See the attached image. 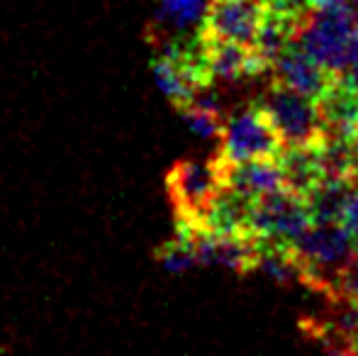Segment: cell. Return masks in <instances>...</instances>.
Segmentation results:
<instances>
[{
	"label": "cell",
	"instance_id": "6da1fadb",
	"mask_svg": "<svg viewBox=\"0 0 358 356\" xmlns=\"http://www.w3.org/2000/svg\"><path fill=\"white\" fill-rule=\"evenodd\" d=\"M302 266V285L329 300L341 271L356 257L358 244L344 222H312L292 242Z\"/></svg>",
	"mask_w": 358,
	"mask_h": 356
},
{
	"label": "cell",
	"instance_id": "7a4b0ae2",
	"mask_svg": "<svg viewBox=\"0 0 358 356\" xmlns=\"http://www.w3.org/2000/svg\"><path fill=\"white\" fill-rule=\"evenodd\" d=\"M295 42L334 76H341L358 62V20L349 5L315 8L300 24Z\"/></svg>",
	"mask_w": 358,
	"mask_h": 356
},
{
	"label": "cell",
	"instance_id": "3957f363",
	"mask_svg": "<svg viewBox=\"0 0 358 356\" xmlns=\"http://www.w3.org/2000/svg\"><path fill=\"white\" fill-rule=\"evenodd\" d=\"M259 103L278 129L285 147H320L327 139V124L322 120L320 103L310 95L271 81Z\"/></svg>",
	"mask_w": 358,
	"mask_h": 356
},
{
	"label": "cell",
	"instance_id": "277c9868",
	"mask_svg": "<svg viewBox=\"0 0 358 356\" xmlns=\"http://www.w3.org/2000/svg\"><path fill=\"white\" fill-rule=\"evenodd\" d=\"M166 185H169V195L173 200L178 225L190 229H200L208 205L227 185L224 162L220 157L205 159V162L183 159V162H178L169 171Z\"/></svg>",
	"mask_w": 358,
	"mask_h": 356
},
{
	"label": "cell",
	"instance_id": "5b68a950",
	"mask_svg": "<svg viewBox=\"0 0 358 356\" xmlns=\"http://www.w3.org/2000/svg\"><path fill=\"white\" fill-rule=\"evenodd\" d=\"M285 149L278 129L273 127L271 118L261 103H249L246 108L231 113L224 120V129L220 137L217 157L227 164L249 162V159L280 157Z\"/></svg>",
	"mask_w": 358,
	"mask_h": 356
},
{
	"label": "cell",
	"instance_id": "8992f818",
	"mask_svg": "<svg viewBox=\"0 0 358 356\" xmlns=\"http://www.w3.org/2000/svg\"><path fill=\"white\" fill-rule=\"evenodd\" d=\"M310 225L312 215L307 200L290 188H280L254 200L249 234L256 242L292 244Z\"/></svg>",
	"mask_w": 358,
	"mask_h": 356
},
{
	"label": "cell",
	"instance_id": "52a82bcc",
	"mask_svg": "<svg viewBox=\"0 0 358 356\" xmlns=\"http://www.w3.org/2000/svg\"><path fill=\"white\" fill-rule=\"evenodd\" d=\"M266 13H268L266 0H213L198 34L254 47Z\"/></svg>",
	"mask_w": 358,
	"mask_h": 356
},
{
	"label": "cell",
	"instance_id": "ba28073f",
	"mask_svg": "<svg viewBox=\"0 0 358 356\" xmlns=\"http://www.w3.org/2000/svg\"><path fill=\"white\" fill-rule=\"evenodd\" d=\"M307 339L334 354H354L358 334V300L336 298L329 300L324 315H312L300 322Z\"/></svg>",
	"mask_w": 358,
	"mask_h": 356
},
{
	"label": "cell",
	"instance_id": "9c48e42d",
	"mask_svg": "<svg viewBox=\"0 0 358 356\" xmlns=\"http://www.w3.org/2000/svg\"><path fill=\"white\" fill-rule=\"evenodd\" d=\"M200 37V34H198ZM205 52V62H208L210 76L213 81H224V83H239L246 78H259L266 71H271V66L259 57L254 47L239 42H229V39H208L200 37Z\"/></svg>",
	"mask_w": 358,
	"mask_h": 356
},
{
	"label": "cell",
	"instance_id": "30bf717a",
	"mask_svg": "<svg viewBox=\"0 0 358 356\" xmlns=\"http://www.w3.org/2000/svg\"><path fill=\"white\" fill-rule=\"evenodd\" d=\"M213 0H156L149 22V42L156 49L198 34Z\"/></svg>",
	"mask_w": 358,
	"mask_h": 356
},
{
	"label": "cell",
	"instance_id": "8fae6325",
	"mask_svg": "<svg viewBox=\"0 0 358 356\" xmlns=\"http://www.w3.org/2000/svg\"><path fill=\"white\" fill-rule=\"evenodd\" d=\"M271 73H273V81L300 90V93L310 95L315 100H320L329 90L331 83L336 81L334 73L324 64L317 62L310 52H305L297 42H292L275 59L273 66H271Z\"/></svg>",
	"mask_w": 358,
	"mask_h": 356
},
{
	"label": "cell",
	"instance_id": "7c38bea8",
	"mask_svg": "<svg viewBox=\"0 0 358 356\" xmlns=\"http://www.w3.org/2000/svg\"><path fill=\"white\" fill-rule=\"evenodd\" d=\"M254 200L256 198H249L241 190L224 185L205 210L200 229L217 234H249Z\"/></svg>",
	"mask_w": 358,
	"mask_h": 356
},
{
	"label": "cell",
	"instance_id": "4fadbf2b",
	"mask_svg": "<svg viewBox=\"0 0 358 356\" xmlns=\"http://www.w3.org/2000/svg\"><path fill=\"white\" fill-rule=\"evenodd\" d=\"M224 180L227 185L241 190L249 198H261L266 193L285 188V173L278 157L249 159L239 164L224 162Z\"/></svg>",
	"mask_w": 358,
	"mask_h": 356
},
{
	"label": "cell",
	"instance_id": "5bb4252c",
	"mask_svg": "<svg viewBox=\"0 0 358 356\" xmlns=\"http://www.w3.org/2000/svg\"><path fill=\"white\" fill-rule=\"evenodd\" d=\"M320 113L327 124V134H346L356 137L358 132V93L336 78L320 100Z\"/></svg>",
	"mask_w": 358,
	"mask_h": 356
},
{
	"label": "cell",
	"instance_id": "9a60e30c",
	"mask_svg": "<svg viewBox=\"0 0 358 356\" xmlns=\"http://www.w3.org/2000/svg\"><path fill=\"white\" fill-rule=\"evenodd\" d=\"M278 159L285 173V188L302 198H307L324 180L320 147H285Z\"/></svg>",
	"mask_w": 358,
	"mask_h": 356
},
{
	"label": "cell",
	"instance_id": "2e32d148",
	"mask_svg": "<svg viewBox=\"0 0 358 356\" xmlns=\"http://www.w3.org/2000/svg\"><path fill=\"white\" fill-rule=\"evenodd\" d=\"M358 185V178H324L310 195H307V208H310L312 222H341L344 213L351 203Z\"/></svg>",
	"mask_w": 358,
	"mask_h": 356
},
{
	"label": "cell",
	"instance_id": "e0dca14e",
	"mask_svg": "<svg viewBox=\"0 0 358 356\" xmlns=\"http://www.w3.org/2000/svg\"><path fill=\"white\" fill-rule=\"evenodd\" d=\"M297 29H300V22L285 17V15L275 13V10L268 8L264 22L259 27V34H256L254 49L259 52V57L264 59L268 66H273V62L295 42Z\"/></svg>",
	"mask_w": 358,
	"mask_h": 356
},
{
	"label": "cell",
	"instance_id": "ac0fdd59",
	"mask_svg": "<svg viewBox=\"0 0 358 356\" xmlns=\"http://www.w3.org/2000/svg\"><path fill=\"white\" fill-rule=\"evenodd\" d=\"M256 271L268 276L278 285L302 283V266L292 244L283 242H259V262Z\"/></svg>",
	"mask_w": 358,
	"mask_h": 356
},
{
	"label": "cell",
	"instance_id": "d6986e66",
	"mask_svg": "<svg viewBox=\"0 0 358 356\" xmlns=\"http://www.w3.org/2000/svg\"><path fill=\"white\" fill-rule=\"evenodd\" d=\"M156 259H159L161 266L166 271H171V273H185V271L198 266L200 257H198V247H195L193 229L180 227L178 225L176 239H169L164 247L156 249Z\"/></svg>",
	"mask_w": 358,
	"mask_h": 356
},
{
	"label": "cell",
	"instance_id": "ffe728a7",
	"mask_svg": "<svg viewBox=\"0 0 358 356\" xmlns=\"http://www.w3.org/2000/svg\"><path fill=\"white\" fill-rule=\"evenodd\" d=\"M178 113H180V118L185 120V124H188L198 137H203V139H220L222 137L224 118H222L220 113L198 108V105H185V108H180Z\"/></svg>",
	"mask_w": 358,
	"mask_h": 356
},
{
	"label": "cell",
	"instance_id": "44dd1931",
	"mask_svg": "<svg viewBox=\"0 0 358 356\" xmlns=\"http://www.w3.org/2000/svg\"><path fill=\"white\" fill-rule=\"evenodd\" d=\"M336 298H346V300H358V252L356 257L351 259V264L341 271L339 280L334 285V295L329 300Z\"/></svg>",
	"mask_w": 358,
	"mask_h": 356
},
{
	"label": "cell",
	"instance_id": "7402d4cb",
	"mask_svg": "<svg viewBox=\"0 0 358 356\" xmlns=\"http://www.w3.org/2000/svg\"><path fill=\"white\" fill-rule=\"evenodd\" d=\"M268 3L271 10H275V13L285 15V17L295 20V22H305L307 17L312 15V10H315V3L312 0H266Z\"/></svg>",
	"mask_w": 358,
	"mask_h": 356
},
{
	"label": "cell",
	"instance_id": "603a6c76",
	"mask_svg": "<svg viewBox=\"0 0 358 356\" xmlns=\"http://www.w3.org/2000/svg\"><path fill=\"white\" fill-rule=\"evenodd\" d=\"M341 222H344V227L354 234V239L358 244V185H356L354 195H351V203H349V208H346L344 220H341Z\"/></svg>",
	"mask_w": 358,
	"mask_h": 356
},
{
	"label": "cell",
	"instance_id": "cb8c5ba5",
	"mask_svg": "<svg viewBox=\"0 0 358 356\" xmlns=\"http://www.w3.org/2000/svg\"><path fill=\"white\" fill-rule=\"evenodd\" d=\"M336 78H339V81H344L346 86L354 88L356 93H358V62H356V64H351V66L346 69V71L341 73V76H336Z\"/></svg>",
	"mask_w": 358,
	"mask_h": 356
},
{
	"label": "cell",
	"instance_id": "d4e9b609",
	"mask_svg": "<svg viewBox=\"0 0 358 356\" xmlns=\"http://www.w3.org/2000/svg\"><path fill=\"white\" fill-rule=\"evenodd\" d=\"M346 5L351 8V13L356 15V20H358V0H346Z\"/></svg>",
	"mask_w": 358,
	"mask_h": 356
},
{
	"label": "cell",
	"instance_id": "484cf974",
	"mask_svg": "<svg viewBox=\"0 0 358 356\" xmlns=\"http://www.w3.org/2000/svg\"><path fill=\"white\" fill-rule=\"evenodd\" d=\"M354 354H358V334H356V342H354Z\"/></svg>",
	"mask_w": 358,
	"mask_h": 356
},
{
	"label": "cell",
	"instance_id": "4316f807",
	"mask_svg": "<svg viewBox=\"0 0 358 356\" xmlns=\"http://www.w3.org/2000/svg\"><path fill=\"white\" fill-rule=\"evenodd\" d=\"M354 142H356V157H358V132H356V137H354Z\"/></svg>",
	"mask_w": 358,
	"mask_h": 356
}]
</instances>
